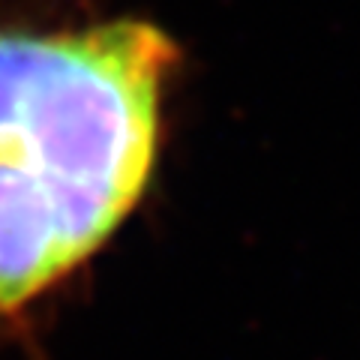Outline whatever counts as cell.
<instances>
[{
	"label": "cell",
	"instance_id": "cell-1",
	"mask_svg": "<svg viewBox=\"0 0 360 360\" xmlns=\"http://www.w3.org/2000/svg\"><path fill=\"white\" fill-rule=\"evenodd\" d=\"M174 60L148 21L0 33V315L66 279L139 205Z\"/></svg>",
	"mask_w": 360,
	"mask_h": 360
}]
</instances>
